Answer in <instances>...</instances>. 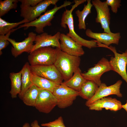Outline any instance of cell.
Returning <instances> with one entry per match:
<instances>
[{
  "label": "cell",
  "mask_w": 127,
  "mask_h": 127,
  "mask_svg": "<svg viewBox=\"0 0 127 127\" xmlns=\"http://www.w3.org/2000/svg\"><path fill=\"white\" fill-rule=\"evenodd\" d=\"M57 55L54 65L61 74L64 81L70 79L79 68L80 57L67 54L56 48Z\"/></svg>",
  "instance_id": "7a4b0ae2"
},
{
  "label": "cell",
  "mask_w": 127,
  "mask_h": 127,
  "mask_svg": "<svg viewBox=\"0 0 127 127\" xmlns=\"http://www.w3.org/2000/svg\"><path fill=\"white\" fill-rule=\"evenodd\" d=\"M52 93L57 99V106L60 108H64L71 105L77 97L79 96V92L69 87L63 82L56 86Z\"/></svg>",
  "instance_id": "8992f818"
},
{
  "label": "cell",
  "mask_w": 127,
  "mask_h": 127,
  "mask_svg": "<svg viewBox=\"0 0 127 127\" xmlns=\"http://www.w3.org/2000/svg\"><path fill=\"white\" fill-rule=\"evenodd\" d=\"M18 0H0V17L4 16L11 10L16 9L17 6Z\"/></svg>",
  "instance_id": "484cf974"
},
{
  "label": "cell",
  "mask_w": 127,
  "mask_h": 127,
  "mask_svg": "<svg viewBox=\"0 0 127 127\" xmlns=\"http://www.w3.org/2000/svg\"><path fill=\"white\" fill-rule=\"evenodd\" d=\"M60 32H58L54 35H52L44 32L36 35L34 41L35 44L30 53L41 48L51 47L60 48Z\"/></svg>",
  "instance_id": "9a60e30c"
},
{
  "label": "cell",
  "mask_w": 127,
  "mask_h": 127,
  "mask_svg": "<svg viewBox=\"0 0 127 127\" xmlns=\"http://www.w3.org/2000/svg\"><path fill=\"white\" fill-rule=\"evenodd\" d=\"M97 45V47L107 48L113 52L114 57H111L109 61L112 70L119 74L127 83V49L124 52L119 54L117 52L115 48L111 45L108 46L98 43Z\"/></svg>",
  "instance_id": "5b68a950"
},
{
  "label": "cell",
  "mask_w": 127,
  "mask_h": 127,
  "mask_svg": "<svg viewBox=\"0 0 127 127\" xmlns=\"http://www.w3.org/2000/svg\"><path fill=\"white\" fill-rule=\"evenodd\" d=\"M91 110L101 111L103 109L116 111L122 108L121 102L115 98L104 97L99 99L87 106Z\"/></svg>",
  "instance_id": "e0dca14e"
},
{
  "label": "cell",
  "mask_w": 127,
  "mask_h": 127,
  "mask_svg": "<svg viewBox=\"0 0 127 127\" xmlns=\"http://www.w3.org/2000/svg\"><path fill=\"white\" fill-rule=\"evenodd\" d=\"M30 67L29 62H26L20 71L21 74L22 86L21 91L18 96L21 100L25 93L33 84L32 73Z\"/></svg>",
  "instance_id": "ac0fdd59"
},
{
  "label": "cell",
  "mask_w": 127,
  "mask_h": 127,
  "mask_svg": "<svg viewBox=\"0 0 127 127\" xmlns=\"http://www.w3.org/2000/svg\"><path fill=\"white\" fill-rule=\"evenodd\" d=\"M81 73V70L79 68L70 79L63 83L69 87L79 92L83 84L87 80Z\"/></svg>",
  "instance_id": "d6986e66"
},
{
  "label": "cell",
  "mask_w": 127,
  "mask_h": 127,
  "mask_svg": "<svg viewBox=\"0 0 127 127\" xmlns=\"http://www.w3.org/2000/svg\"><path fill=\"white\" fill-rule=\"evenodd\" d=\"M87 4L84 5L83 10L80 11L77 10L75 12L76 16L78 18V27L79 29H86L85 20L89 14L91 13V9L93 5L91 0H87Z\"/></svg>",
  "instance_id": "cb8c5ba5"
},
{
  "label": "cell",
  "mask_w": 127,
  "mask_h": 127,
  "mask_svg": "<svg viewBox=\"0 0 127 127\" xmlns=\"http://www.w3.org/2000/svg\"><path fill=\"white\" fill-rule=\"evenodd\" d=\"M29 124L28 123H25L23 125L22 127H30Z\"/></svg>",
  "instance_id": "d6a6232c"
},
{
  "label": "cell",
  "mask_w": 127,
  "mask_h": 127,
  "mask_svg": "<svg viewBox=\"0 0 127 127\" xmlns=\"http://www.w3.org/2000/svg\"><path fill=\"white\" fill-rule=\"evenodd\" d=\"M17 29V28L13 29L11 31H10L8 33L4 35H0V55H1L2 54V50L5 48L10 43L7 40L8 38L9 37L11 33L16 30Z\"/></svg>",
  "instance_id": "4316f807"
},
{
  "label": "cell",
  "mask_w": 127,
  "mask_h": 127,
  "mask_svg": "<svg viewBox=\"0 0 127 127\" xmlns=\"http://www.w3.org/2000/svg\"><path fill=\"white\" fill-rule=\"evenodd\" d=\"M42 0H19L21 3V8L29 7L34 6L39 4Z\"/></svg>",
  "instance_id": "f546056e"
},
{
  "label": "cell",
  "mask_w": 127,
  "mask_h": 127,
  "mask_svg": "<svg viewBox=\"0 0 127 127\" xmlns=\"http://www.w3.org/2000/svg\"><path fill=\"white\" fill-rule=\"evenodd\" d=\"M28 22L27 21L23 19L19 22L11 23L0 17V35H5L18 25Z\"/></svg>",
  "instance_id": "d4e9b609"
},
{
  "label": "cell",
  "mask_w": 127,
  "mask_h": 127,
  "mask_svg": "<svg viewBox=\"0 0 127 127\" xmlns=\"http://www.w3.org/2000/svg\"><path fill=\"white\" fill-rule=\"evenodd\" d=\"M57 48L51 47L38 48L29 53L28 57L31 66L53 64L57 56Z\"/></svg>",
  "instance_id": "3957f363"
},
{
  "label": "cell",
  "mask_w": 127,
  "mask_h": 127,
  "mask_svg": "<svg viewBox=\"0 0 127 127\" xmlns=\"http://www.w3.org/2000/svg\"><path fill=\"white\" fill-rule=\"evenodd\" d=\"M32 73L50 80L58 85L62 83L63 79L60 72L54 64L31 66Z\"/></svg>",
  "instance_id": "ba28073f"
},
{
  "label": "cell",
  "mask_w": 127,
  "mask_h": 127,
  "mask_svg": "<svg viewBox=\"0 0 127 127\" xmlns=\"http://www.w3.org/2000/svg\"><path fill=\"white\" fill-rule=\"evenodd\" d=\"M91 3L97 12L95 22L100 24L104 32L111 33L110 28L111 19L110 9L106 1L103 2L100 0H92Z\"/></svg>",
  "instance_id": "52a82bcc"
},
{
  "label": "cell",
  "mask_w": 127,
  "mask_h": 127,
  "mask_svg": "<svg viewBox=\"0 0 127 127\" xmlns=\"http://www.w3.org/2000/svg\"><path fill=\"white\" fill-rule=\"evenodd\" d=\"M72 2L69 1L65 0L63 4L57 6L56 5L52 9L48 10L42 15L38 18L32 21L25 23L20 25L17 28V29L23 27L28 28L30 27H35V31L39 34L44 32V28L47 26L51 25V21L54 17L56 12L60 9L70 5Z\"/></svg>",
  "instance_id": "277c9868"
},
{
  "label": "cell",
  "mask_w": 127,
  "mask_h": 127,
  "mask_svg": "<svg viewBox=\"0 0 127 127\" xmlns=\"http://www.w3.org/2000/svg\"><path fill=\"white\" fill-rule=\"evenodd\" d=\"M41 125L46 127H66L64 123L63 119L61 116L59 117L55 120L49 122L43 123Z\"/></svg>",
  "instance_id": "83f0119b"
},
{
  "label": "cell",
  "mask_w": 127,
  "mask_h": 127,
  "mask_svg": "<svg viewBox=\"0 0 127 127\" xmlns=\"http://www.w3.org/2000/svg\"><path fill=\"white\" fill-rule=\"evenodd\" d=\"M36 34L32 32L29 33L28 37L21 42H17L14 39L8 38L7 40L12 44V46L11 50L12 55L16 57L23 52L30 53L33 47Z\"/></svg>",
  "instance_id": "4fadbf2b"
},
{
  "label": "cell",
  "mask_w": 127,
  "mask_h": 127,
  "mask_svg": "<svg viewBox=\"0 0 127 127\" xmlns=\"http://www.w3.org/2000/svg\"><path fill=\"white\" fill-rule=\"evenodd\" d=\"M58 0H44L36 6L21 8L20 16L28 22L33 21L45 12L47 8L51 5H56Z\"/></svg>",
  "instance_id": "30bf717a"
},
{
  "label": "cell",
  "mask_w": 127,
  "mask_h": 127,
  "mask_svg": "<svg viewBox=\"0 0 127 127\" xmlns=\"http://www.w3.org/2000/svg\"><path fill=\"white\" fill-rule=\"evenodd\" d=\"M32 81L33 84L39 88L49 91L52 93L58 85L50 80L32 74Z\"/></svg>",
  "instance_id": "603a6c76"
},
{
  "label": "cell",
  "mask_w": 127,
  "mask_h": 127,
  "mask_svg": "<svg viewBox=\"0 0 127 127\" xmlns=\"http://www.w3.org/2000/svg\"><path fill=\"white\" fill-rule=\"evenodd\" d=\"M9 78L11 82V89L9 93L12 98H16L21 91V73L20 71L17 73H10Z\"/></svg>",
  "instance_id": "44dd1931"
},
{
  "label": "cell",
  "mask_w": 127,
  "mask_h": 127,
  "mask_svg": "<svg viewBox=\"0 0 127 127\" xmlns=\"http://www.w3.org/2000/svg\"><path fill=\"white\" fill-rule=\"evenodd\" d=\"M85 33L86 36L95 39L97 42L108 46L112 44L118 45L121 38L119 32H94L89 28L86 30Z\"/></svg>",
  "instance_id": "2e32d148"
},
{
  "label": "cell",
  "mask_w": 127,
  "mask_h": 127,
  "mask_svg": "<svg viewBox=\"0 0 127 127\" xmlns=\"http://www.w3.org/2000/svg\"><path fill=\"white\" fill-rule=\"evenodd\" d=\"M111 70H112L109 61L103 57L94 67L81 74L87 80L92 81L99 86L102 83L100 80L102 75L104 73Z\"/></svg>",
  "instance_id": "9c48e42d"
},
{
  "label": "cell",
  "mask_w": 127,
  "mask_h": 127,
  "mask_svg": "<svg viewBox=\"0 0 127 127\" xmlns=\"http://www.w3.org/2000/svg\"><path fill=\"white\" fill-rule=\"evenodd\" d=\"M122 108L126 111L127 113V100H126V103L122 105Z\"/></svg>",
  "instance_id": "1f68e13d"
},
{
  "label": "cell",
  "mask_w": 127,
  "mask_h": 127,
  "mask_svg": "<svg viewBox=\"0 0 127 127\" xmlns=\"http://www.w3.org/2000/svg\"><path fill=\"white\" fill-rule=\"evenodd\" d=\"M122 83L121 80H119L114 84L108 86L105 83H102L94 96L90 99L87 100L85 105L87 106L99 99L111 95H115L118 97H122L123 95L120 91Z\"/></svg>",
  "instance_id": "7c38bea8"
},
{
  "label": "cell",
  "mask_w": 127,
  "mask_h": 127,
  "mask_svg": "<svg viewBox=\"0 0 127 127\" xmlns=\"http://www.w3.org/2000/svg\"><path fill=\"white\" fill-rule=\"evenodd\" d=\"M31 126L32 127H41L39 125L37 120H35L31 123Z\"/></svg>",
  "instance_id": "4dcf8cb0"
},
{
  "label": "cell",
  "mask_w": 127,
  "mask_h": 127,
  "mask_svg": "<svg viewBox=\"0 0 127 127\" xmlns=\"http://www.w3.org/2000/svg\"><path fill=\"white\" fill-rule=\"evenodd\" d=\"M41 90L33 84L23 96L22 100L24 103L27 106L34 107Z\"/></svg>",
  "instance_id": "7402d4cb"
},
{
  "label": "cell",
  "mask_w": 127,
  "mask_h": 127,
  "mask_svg": "<svg viewBox=\"0 0 127 127\" xmlns=\"http://www.w3.org/2000/svg\"><path fill=\"white\" fill-rule=\"evenodd\" d=\"M99 87L93 81L87 80L79 92V96L84 99L88 100L95 95Z\"/></svg>",
  "instance_id": "ffe728a7"
},
{
  "label": "cell",
  "mask_w": 127,
  "mask_h": 127,
  "mask_svg": "<svg viewBox=\"0 0 127 127\" xmlns=\"http://www.w3.org/2000/svg\"><path fill=\"white\" fill-rule=\"evenodd\" d=\"M60 41V49L62 51L71 55L79 57L84 54L83 46L66 34L61 33Z\"/></svg>",
  "instance_id": "5bb4252c"
},
{
  "label": "cell",
  "mask_w": 127,
  "mask_h": 127,
  "mask_svg": "<svg viewBox=\"0 0 127 127\" xmlns=\"http://www.w3.org/2000/svg\"><path fill=\"white\" fill-rule=\"evenodd\" d=\"M107 3L108 6H110L112 12L116 13L118 8L121 6V1L120 0H107Z\"/></svg>",
  "instance_id": "f1b7e54d"
},
{
  "label": "cell",
  "mask_w": 127,
  "mask_h": 127,
  "mask_svg": "<svg viewBox=\"0 0 127 127\" xmlns=\"http://www.w3.org/2000/svg\"><path fill=\"white\" fill-rule=\"evenodd\" d=\"M87 1L86 0H75L74 4L72 6L71 9L69 10L66 9L63 13L60 23L61 27L66 28L67 25L69 31L66 35L72 38L78 44L82 46L89 49L97 47V43L95 40H87L79 36L75 30L74 20L72 12L73 10L78 6Z\"/></svg>",
  "instance_id": "6da1fadb"
},
{
  "label": "cell",
  "mask_w": 127,
  "mask_h": 127,
  "mask_svg": "<svg viewBox=\"0 0 127 127\" xmlns=\"http://www.w3.org/2000/svg\"><path fill=\"white\" fill-rule=\"evenodd\" d=\"M57 105V101L51 92L41 89L36 100L35 107L40 112L48 114Z\"/></svg>",
  "instance_id": "8fae6325"
}]
</instances>
